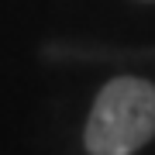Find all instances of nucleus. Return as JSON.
I'll list each match as a JSON object with an SVG mask.
<instances>
[{"mask_svg": "<svg viewBox=\"0 0 155 155\" xmlns=\"http://www.w3.org/2000/svg\"><path fill=\"white\" fill-rule=\"evenodd\" d=\"M155 138V83L138 76L110 79L93 100L83 141L90 155H134Z\"/></svg>", "mask_w": 155, "mask_h": 155, "instance_id": "1", "label": "nucleus"}]
</instances>
